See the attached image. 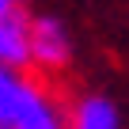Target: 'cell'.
I'll use <instances>...</instances> for the list:
<instances>
[{
  "instance_id": "7a4b0ae2",
  "label": "cell",
  "mask_w": 129,
  "mask_h": 129,
  "mask_svg": "<svg viewBox=\"0 0 129 129\" xmlns=\"http://www.w3.org/2000/svg\"><path fill=\"white\" fill-rule=\"evenodd\" d=\"M30 61V49H27V23L8 12L0 19V64L12 69V64H27Z\"/></svg>"
},
{
  "instance_id": "8992f818",
  "label": "cell",
  "mask_w": 129,
  "mask_h": 129,
  "mask_svg": "<svg viewBox=\"0 0 129 129\" xmlns=\"http://www.w3.org/2000/svg\"><path fill=\"white\" fill-rule=\"evenodd\" d=\"M12 4H15V0H0V19H4V15L12 12Z\"/></svg>"
},
{
  "instance_id": "52a82bcc",
  "label": "cell",
  "mask_w": 129,
  "mask_h": 129,
  "mask_svg": "<svg viewBox=\"0 0 129 129\" xmlns=\"http://www.w3.org/2000/svg\"><path fill=\"white\" fill-rule=\"evenodd\" d=\"M0 129H12V125H0Z\"/></svg>"
},
{
  "instance_id": "6da1fadb",
  "label": "cell",
  "mask_w": 129,
  "mask_h": 129,
  "mask_svg": "<svg viewBox=\"0 0 129 129\" xmlns=\"http://www.w3.org/2000/svg\"><path fill=\"white\" fill-rule=\"evenodd\" d=\"M27 49L34 61L42 64H64L69 57V38H64V27L57 19H38L34 27H27Z\"/></svg>"
},
{
  "instance_id": "277c9868",
  "label": "cell",
  "mask_w": 129,
  "mask_h": 129,
  "mask_svg": "<svg viewBox=\"0 0 129 129\" xmlns=\"http://www.w3.org/2000/svg\"><path fill=\"white\" fill-rule=\"evenodd\" d=\"M72 129H118V110H114L106 99H87V103L76 110Z\"/></svg>"
},
{
  "instance_id": "5b68a950",
  "label": "cell",
  "mask_w": 129,
  "mask_h": 129,
  "mask_svg": "<svg viewBox=\"0 0 129 129\" xmlns=\"http://www.w3.org/2000/svg\"><path fill=\"white\" fill-rule=\"evenodd\" d=\"M23 91H27V84H19L4 64H0V125H12V118H15V110L23 103Z\"/></svg>"
},
{
  "instance_id": "3957f363",
  "label": "cell",
  "mask_w": 129,
  "mask_h": 129,
  "mask_svg": "<svg viewBox=\"0 0 129 129\" xmlns=\"http://www.w3.org/2000/svg\"><path fill=\"white\" fill-rule=\"evenodd\" d=\"M12 129H61V121H57V114L49 110V103H46L34 87H27V91H23V103H19L15 118H12Z\"/></svg>"
}]
</instances>
